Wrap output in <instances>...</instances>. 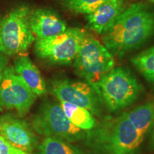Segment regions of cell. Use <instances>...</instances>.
Instances as JSON below:
<instances>
[{
	"label": "cell",
	"mask_w": 154,
	"mask_h": 154,
	"mask_svg": "<svg viewBox=\"0 0 154 154\" xmlns=\"http://www.w3.org/2000/svg\"><path fill=\"white\" fill-rule=\"evenodd\" d=\"M101 35L103 45L111 54L124 57L154 35V8L143 2L132 4Z\"/></svg>",
	"instance_id": "6da1fadb"
},
{
	"label": "cell",
	"mask_w": 154,
	"mask_h": 154,
	"mask_svg": "<svg viewBox=\"0 0 154 154\" xmlns=\"http://www.w3.org/2000/svg\"><path fill=\"white\" fill-rule=\"evenodd\" d=\"M143 136L124 113L116 117H105L94 128L86 131L84 139L95 154H134Z\"/></svg>",
	"instance_id": "7a4b0ae2"
},
{
	"label": "cell",
	"mask_w": 154,
	"mask_h": 154,
	"mask_svg": "<svg viewBox=\"0 0 154 154\" xmlns=\"http://www.w3.org/2000/svg\"><path fill=\"white\" fill-rule=\"evenodd\" d=\"M30 14L28 6L21 5L0 17V53L6 56L23 53L35 42Z\"/></svg>",
	"instance_id": "3957f363"
},
{
	"label": "cell",
	"mask_w": 154,
	"mask_h": 154,
	"mask_svg": "<svg viewBox=\"0 0 154 154\" xmlns=\"http://www.w3.org/2000/svg\"><path fill=\"white\" fill-rule=\"evenodd\" d=\"M74 65L76 74L85 79L98 95V84L113 68L114 59L103 44L87 33Z\"/></svg>",
	"instance_id": "277c9868"
},
{
	"label": "cell",
	"mask_w": 154,
	"mask_h": 154,
	"mask_svg": "<svg viewBox=\"0 0 154 154\" xmlns=\"http://www.w3.org/2000/svg\"><path fill=\"white\" fill-rule=\"evenodd\" d=\"M140 91L136 77L124 67L113 68L98 84V96L111 111L130 106L137 99Z\"/></svg>",
	"instance_id": "5b68a950"
},
{
	"label": "cell",
	"mask_w": 154,
	"mask_h": 154,
	"mask_svg": "<svg viewBox=\"0 0 154 154\" xmlns=\"http://www.w3.org/2000/svg\"><path fill=\"white\" fill-rule=\"evenodd\" d=\"M87 34L79 28H69L51 37L36 39V55L51 64L68 65L74 61Z\"/></svg>",
	"instance_id": "8992f818"
},
{
	"label": "cell",
	"mask_w": 154,
	"mask_h": 154,
	"mask_svg": "<svg viewBox=\"0 0 154 154\" xmlns=\"http://www.w3.org/2000/svg\"><path fill=\"white\" fill-rule=\"evenodd\" d=\"M32 128L45 137L61 138L69 143L85 138L86 132L74 126L63 112L60 103L47 102L32 120Z\"/></svg>",
	"instance_id": "52a82bcc"
},
{
	"label": "cell",
	"mask_w": 154,
	"mask_h": 154,
	"mask_svg": "<svg viewBox=\"0 0 154 154\" xmlns=\"http://www.w3.org/2000/svg\"><path fill=\"white\" fill-rule=\"evenodd\" d=\"M36 96L15 72L14 67L8 66L0 82V107L14 110L19 117L29 112Z\"/></svg>",
	"instance_id": "ba28073f"
},
{
	"label": "cell",
	"mask_w": 154,
	"mask_h": 154,
	"mask_svg": "<svg viewBox=\"0 0 154 154\" xmlns=\"http://www.w3.org/2000/svg\"><path fill=\"white\" fill-rule=\"evenodd\" d=\"M51 92L60 101L80 106L99 116L101 109L99 96L87 83L59 79L52 82Z\"/></svg>",
	"instance_id": "9c48e42d"
},
{
	"label": "cell",
	"mask_w": 154,
	"mask_h": 154,
	"mask_svg": "<svg viewBox=\"0 0 154 154\" xmlns=\"http://www.w3.org/2000/svg\"><path fill=\"white\" fill-rule=\"evenodd\" d=\"M0 136L19 149L32 153L38 139L32 126L24 119L7 113L0 116Z\"/></svg>",
	"instance_id": "30bf717a"
},
{
	"label": "cell",
	"mask_w": 154,
	"mask_h": 154,
	"mask_svg": "<svg viewBox=\"0 0 154 154\" xmlns=\"http://www.w3.org/2000/svg\"><path fill=\"white\" fill-rule=\"evenodd\" d=\"M29 24L36 39L54 36L67 29L66 22L49 9L39 8L31 12Z\"/></svg>",
	"instance_id": "8fae6325"
},
{
	"label": "cell",
	"mask_w": 154,
	"mask_h": 154,
	"mask_svg": "<svg viewBox=\"0 0 154 154\" xmlns=\"http://www.w3.org/2000/svg\"><path fill=\"white\" fill-rule=\"evenodd\" d=\"M124 9V0H108L91 14H87L86 27L96 33L101 34Z\"/></svg>",
	"instance_id": "7c38bea8"
},
{
	"label": "cell",
	"mask_w": 154,
	"mask_h": 154,
	"mask_svg": "<svg viewBox=\"0 0 154 154\" xmlns=\"http://www.w3.org/2000/svg\"><path fill=\"white\" fill-rule=\"evenodd\" d=\"M13 67L16 74L36 96H42L47 93L43 77L29 57L22 55L17 58Z\"/></svg>",
	"instance_id": "4fadbf2b"
},
{
	"label": "cell",
	"mask_w": 154,
	"mask_h": 154,
	"mask_svg": "<svg viewBox=\"0 0 154 154\" xmlns=\"http://www.w3.org/2000/svg\"><path fill=\"white\" fill-rule=\"evenodd\" d=\"M60 105L69 120L80 129L91 130L97 124L92 113L84 108L64 101H60Z\"/></svg>",
	"instance_id": "5bb4252c"
},
{
	"label": "cell",
	"mask_w": 154,
	"mask_h": 154,
	"mask_svg": "<svg viewBox=\"0 0 154 154\" xmlns=\"http://www.w3.org/2000/svg\"><path fill=\"white\" fill-rule=\"evenodd\" d=\"M126 116L135 128L144 135L154 124V103L138 106Z\"/></svg>",
	"instance_id": "9a60e30c"
},
{
	"label": "cell",
	"mask_w": 154,
	"mask_h": 154,
	"mask_svg": "<svg viewBox=\"0 0 154 154\" xmlns=\"http://www.w3.org/2000/svg\"><path fill=\"white\" fill-rule=\"evenodd\" d=\"M38 154H83L66 140L54 137H46L38 146Z\"/></svg>",
	"instance_id": "2e32d148"
},
{
	"label": "cell",
	"mask_w": 154,
	"mask_h": 154,
	"mask_svg": "<svg viewBox=\"0 0 154 154\" xmlns=\"http://www.w3.org/2000/svg\"><path fill=\"white\" fill-rule=\"evenodd\" d=\"M131 62L148 82L154 84V46L135 56Z\"/></svg>",
	"instance_id": "e0dca14e"
},
{
	"label": "cell",
	"mask_w": 154,
	"mask_h": 154,
	"mask_svg": "<svg viewBox=\"0 0 154 154\" xmlns=\"http://www.w3.org/2000/svg\"><path fill=\"white\" fill-rule=\"evenodd\" d=\"M69 11L76 14H89L108 0H60Z\"/></svg>",
	"instance_id": "ac0fdd59"
},
{
	"label": "cell",
	"mask_w": 154,
	"mask_h": 154,
	"mask_svg": "<svg viewBox=\"0 0 154 154\" xmlns=\"http://www.w3.org/2000/svg\"><path fill=\"white\" fill-rule=\"evenodd\" d=\"M0 154H32L19 149L0 136Z\"/></svg>",
	"instance_id": "d6986e66"
},
{
	"label": "cell",
	"mask_w": 154,
	"mask_h": 154,
	"mask_svg": "<svg viewBox=\"0 0 154 154\" xmlns=\"http://www.w3.org/2000/svg\"><path fill=\"white\" fill-rule=\"evenodd\" d=\"M8 63L9 59L7 56L3 54L2 53H0V82L3 78L5 71L8 66Z\"/></svg>",
	"instance_id": "ffe728a7"
},
{
	"label": "cell",
	"mask_w": 154,
	"mask_h": 154,
	"mask_svg": "<svg viewBox=\"0 0 154 154\" xmlns=\"http://www.w3.org/2000/svg\"><path fill=\"white\" fill-rule=\"evenodd\" d=\"M151 148L152 149H154V127H153V134H152L151 139Z\"/></svg>",
	"instance_id": "44dd1931"
},
{
	"label": "cell",
	"mask_w": 154,
	"mask_h": 154,
	"mask_svg": "<svg viewBox=\"0 0 154 154\" xmlns=\"http://www.w3.org/2000/svg\"><path fill=\"white\" fill-rule=\"evenodd\" d=\"M146 1L149 2L150 3H152V4H154V0H146Z\"/></svg>",
	"instance_id": "7402d4cb"
},
{
	"label": "cell",
	"mask_w": 154,
	"mask_h": 154,
	"mask_svg": "<svg viewBox=\"0 0 154 154\" xmlns=\"http://www.w3.org/2000/svg\"><path fill=\"white\" fill-rule=\"evenodd\" d=\"M2 111V107H0V112H1Z\"/></svg>",
	"instance_id": "603a6c76"
}]
</instances>
